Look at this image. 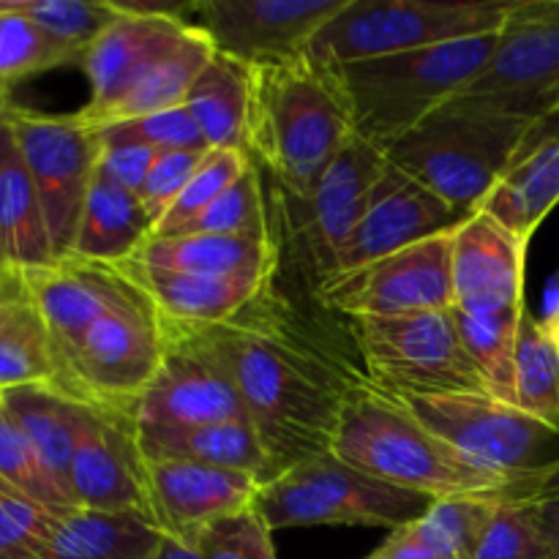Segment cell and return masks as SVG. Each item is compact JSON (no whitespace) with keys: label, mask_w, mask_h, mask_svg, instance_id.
I'll use <instances>...</instances> for the list:
<instances>
[{"label":"cell","mask_w":559,"mask_h":559,"mask_svg":"<svg viewBox=\"0 0 559 559\" xmlns=\"http://www.w3.org/2000/svg\"><path fill=\"white\" fill-rule=\"evenodd\" d=\"M202 331L238 385L273 478L331 451L344 407L366 382L353 380L333 355L293 328L273 287L238 320Z\"/></svg>","instance_id":"6da1fadb"},{"label":"cell","mask_w":559,"mask_h":559,"mask_svg":"<svg viewBox=\"0 0 559 559\" xmlns=\"http://www.w3.org/2000/svg\"><path fill=\"white\" fill-rule=\"evenodd\" d=\"M355 136L336 71L309 58L251 69L246 151L284 194H306Z\"/></svg>","instance_id":"7a4b0ae2"},{"label":"cell","mask_w":559,"mask_h":559,"mask_svg":"<svg viewBox=\"0 0 559 559\" xmlns=\"http://www.w3.org/2000/svg\"><path fill=\"white\" fill-rule=\"evenodd\" d=\"M331 453L377 480L431 502L502 497L513 478L469 462L426 429L399 399L366 382L344 407Z\"/></svg>","instance_id":"3957f363"},{"label":"cell","mask_w":559,"mask_h":559,"mask_svg":"<svg viewBox=\"0 0 559 559\" xmlns=\"http://www.w3.org/2000/svg\"><path fill=\"white\" fill-rule=\"evenodd\" d=\"M497 36L500 33L336 66L333 71L347 96L355 136L388 153L484 74Z\"/></svg>","instance_id":"277c9868"},{"label":"cell","mask_w":559,"mask_h":559,"mask_svg":"<svg viewBox=\"0 0 559 559\" xmlns=\"http://www.w3.org/2000/svg\"><path fill=\"white\" fill-rule=\"evenodd\" d=\"M533 118L459 96L388 147L385 158L462 216L478 211L527 140Z\"/></svg>","instance_id":"5b68a950"},{"label":"cell","mask_w":559,"mask_h":559,"mask_svg":"<svg viewBox=\"0 0 559 559\" xmlns=\"http://www.w3.org/2000/svg\"><path fill=\"white\" fill-rule=\"evenodd\" d=\"M513 0H349L311 41L306 58L336 69L385 55L500 33Z\"/></svg>","instance_id":"8992f818"},{"label":"cell","mask_w":559,"mask_h":559,"mask_svg":"<svg viewBox=\"0 0 559 559\" xmlns=\"http://www.w3.org/2000/svg\"><path fill=\"white\" fill-rule=\"evenodd\" d=\"M349 336L369 388L393 399L489 393L459 333L456 314L424 311L399 317H353Z\"/></svg>","instance_id":"52a82bcc"},{"label":"cell","mask_w":559,"mask_h":559,"mask_svg":"<svg viewBox=\"0 0 559 559\" xmlns=\"http://www.w3.org/2000/svg\"><path fill=\"white\" fill-rule=\"evenodd\" d=\"M431 500L349 467L331 451L262 484L257 511L273 533L293 527H407Z\"/></svg>","instance_id":"ba28073f"},{"label":"cell","mask_w":559,"mask_h":559,"mask_svg":"<svg viewBox=\"0 0 559 559\" xmlns=\"http://www.w3.org/2000/svg\"><path fill=\"white\" fill-rule=\"evenodd\" d=\"M164 336L162 314L134 284V293L107 311L63 360L55 388L87 407L131 415L156 377Z\"/></svg>","instance_id":"9c48e42d"},{"label":"cell","mask_w":559,"mask_h":559,"mask_svg":"<svg viewBox=\"0 0 559 559\" xmlns=\"http://www.w3.org/2000/svg\"><path fill=\"white\" fill-rule=\"evenodd\" d=\"M385 167V153L360 136H353L338 151L331 167L306 194H284L271 189V213L278 243L293 246L300 265L314 278L317 289L336 276L338 260L358 224L371 183Z\"/></svg>","instance_id":"30bf717a"},{"label":"cell","mask_w":559,"mask_h":559,"mask_svg":"<svg viewBox=\"0 0 559 559\" xmlns=\"http://www.w3.org/2000/svg\"><path fill=\"white\" fill-rule=\"evenodd\" d=\"M5 120L41 202L55 260H66L98 169L96 126L80 112L44 115L16 104H9Z\"/></svg>","instance_id":"8fae6325"},{"label":"cell","mask_w":559,"mask_h":559,"mask_svg":"<svg viewBox=\"0 0 559 559\" xmlns=\"http://www.w3.org/2000/svg\"><path fill=\"white\" fill-rule=\"evenodd\" d=\"M426 429L480 467L516 480L519 475L555 462L557 431L491 393L399 399Z\"/></svg>","instance_id":"7c38bea8"},{"label":"cell","mask_w":559,"mask_h":559,"mask_svg":"<svg viewBox=\"0 0 559 559\" xmlns=\"http://www.w3.org/2000/svg\"><path fill=\"white\" fill-rule=\"evenodd\" d=\"M164 331L162 364L131 413L134 426L249 424L238 385L205 331L167 320Z\"/></svg>","instance_id":"4fadbf2b"},{"label":"cell","mask_w":559,"mask_h":559,"mask_svg":"<svg viewBox=\"0 0 559 559\" xmlns=\"http://www.w3.org/2000/svg\"><path fill=\"white\" fill-rule=\"evenodd\" d=\"M462 96L533 120L559 112V0H513L489 66Z\"/></svg>","instance_id":"5bb4252c"},{"label":"cell","mask_w":559,"mask_h":559,"mask_svg":"<svg viewBox=\"0 0 559 559\" xmlns=\"http://www.w3.org/2000/svg\"><path fill=\"white\" fill-rule=\"evenodd\" d=\"M451 246L453 229L393 251L364 267L338 273L317 293L328 311L344 314L347 320L451 311L456 306Z\"/></svg>","instance_id":"9a60e30c"},{"label":"cell","mask_w":559,"mask_h":559,"mask_svg":"<svg viewBox=\"0 0 559 559\" xmlns=\"http://www.w3.org/2000/svg\"><path fill=\"white\" fill-rule=\"evenodd\" d=\"M349 0H205L186 5L213 52L257 69L309 55L317 33Z\"/></svg>","instance_id":"2e32d148"},{"label":"cell","mask_w":559,"mask_h":559,"mask_svg":"<svg viewBox=\"0 0 559 559\" xmlns=\"http://www.w3.org/2000/svg\"><path fill=\"white\" fill-rule=\"evenodd\" d=\"M69 489L76 508L151 516L147 462L131 415L87 407L71 459ZM156 524V522H153Z\"/></svg>","instance_id":"e0dca14e"},{"label":"cell","mask_w":559,"mask_h":559,"mask_svg":"<svg viewBox=\"0 0 559 559\" xmlns=\"http://www.w3.org/2000/svg\"><path fill=\"white\" fill-rule=\"evenodd\" d=\"M462 218V213L453 211L435 191H429L385 158V167L371 183L358 224L344 246L336 276L426 238L451 233Z\"/></svg>","instance_id":"ac0fdd59"},{"label":"cell","mask_w":559,"mask_h":559,"mask_svg":"<svg viewBox=\"0 0 559 559\" xmlns=\"http://www.w3.org/2000/svg\"><path fill=\"white\" fill-rule=\"evenodd\" d=\"M189 27L183 9L120 3V14L82 55L80 69L91 82V98L80 109L82 120L102 123L120 102L134 76L162 55Z\"/></svg>","instance_id":"d6986e66"},{"label":"cell","mask_w":559,"mask_h":559,"mask_svg":"<svg viewBox=\"0 0 559 559\" xmlns=\"http://www.w3.org/2000/svg\"><path fill=\"white\" fill-rule=\"evenodd\" d=\"M151 516L167 538L191 544L222 519L257 508L262 480L191 462H147Z\"/></svg>","instance_id":"ffe728a7"},{"label":"cell","mask_w":559,"mask_h":559,"mask_svg":"<svg viewBox=\"0 0 559 559\" xmlns=\"http://www.w3.org/2000/svg\"><path fill=\"white\" fill-rule=\"evenodd\" d=\"M530 246L478 211L453 227L451 273L459 311L516 309L527 304Z\"/></svg>","instance_id":"44dd1931"},{"label":"cell","mask_w":559,"mask_h":559,"mask_svg":"<svg viewBox=\"0 0 559 559\" xmlns=\"http://www.w3.org/2000/svg\"><path fill=\"white\" fill-rule=\"evenodd\" d=\"M22 282L52 338L58 371L82 336L126 295L134 293V284L123 276V271L76 257H66L41 271L25 273Z\"/></svg>","instance_id":"7402d4cb"},{"label":"cell","mask_w":559,"mask_h":559,"mask_svg":"<svg viewBox=\"0 0 559 559\" xmlns=\"http://www.w3.org/2000/svg\"><path fill=\"white\" fill-rule=\"evenodd\" d=\"M559 205V112L546 115L530 129L527 140L480 211L500 222L524 246L533 243L540 224Z\"/></svg>","instance_id":"603a6c76"},{"label":"cell","mask_w":559,"mask_h":559,"mask_svg":"<svg viewBox=\"0 0 559 559\" xmlns=\"http://www.w3.org/2000/svg\"><path fill=\"white\" fill-rule=\"evenodd\" d=\"M118 271H123V276H129L145 293L162 320L186 328H216L238 320L276 282V278L260 282V278L200 276V273L167 271L136 260L123 262Z\"/></svg>","instance_id":"cb8c5ba5"},{"label":"cell","mask_w":559,"mask_h":559,"mask_svg":"<svg viewBox=\"0 0 559 559\" xmlns=\"http://www.w3.org/2000/svg\"><path fill=\"white\" fill-rule=\"evenodd\" d=\"M134 260L200 276L273 282L282 265V243L276 229L262 235L183 233L173 238H151Z\"/></svg>","instance_id":"d4e9b609"},{"label":"cell","mask_w":559,"mask_h":559,"mask_svg":"<svg viewBox=\"0 0 559 559\" xmlns=\"http://www.w3.org/2000/svg\"><path fill=\"white\" fill-rule=\"evenodd\" d=\"M52 240L33 180L20 156L9 120L0 129V282L49 267Z\"/></svg>","instance_id":"484cf974"},{"label":"cell","mask_w":559,"mask_h":559,"mask_svg":"<svg viewBox=\"0 0 559 559\" xmlns=\"http://www.w3.org/2000/svg\"><path fill=\"white\" fill-rule=\"evenodd\" d=\"M167 535L140 513H107L71 508L49 516L41 559H153Z\"/></svg>","instance_id":"4316f807"},{"label":"cell","mask_w":559,"mask_h":559,"mask_svg":"<svg viewBox=\"0 0 559 559\" xmlns=\"http://www.w3.org/2000/svg\"><path fill=\"white\" fill-rule=\"evenodd\" d=\"M145 462H191L273 480V464L251 424L136 426Z\"/></svg>","instance_id":"83f0119b"},{"label":"cell","mask_w":559,"mask_h":559,"mask_svg":"<svg viewBox=\"0 0 559 559\" xmlns=\"http://www.w3.org/2000/svg\"><path fill=\"white\" fill-rule=\"evenodd\" d=\"M151 238L153 222L140 194L112 183L96 169L69 257L118 267L134 260Z\"/></svg>","instance_id":"f1b7e54d"},{"label":"cell","mask_w":559,"mask_h":559,"mask_svg":"<svg viewBox=\"0 0 559 559\" xmlns=\"http://www.w3.org/2000/svg\"><path fill=\"white\" fill-rule=\"evenodd\" d=\"M211 58L213 44L207 41L200 27L189 22V27L134 76L129 91L96 126L140 120L147 115L164 112V109L183 107L191 85Z\"/></svg>","instance_id":"f546056e"},{"label":"cell","mask_w":559,"mask_h":559,"mask_svg":"<svg viewBox=\"0 0 559 559\" xmlns=\"http://www.w3.org/2000/svg\"><path fill=\"white\" fill-rule=\"evenodd\" d=\"M0 404L16 420V426L31 440V445L36 448L44 467L52 473V478L71 497V459H74L76 437H80V426L82 418H85L87 404L66 396L55 385L11 388V391L0 393Z\"/></svg>","instance_id":"4dcf8cb0"},{"label":"cell","mask_w":559,"mask_h":559,"mask_svg":"<svg viewBox=\"0 0 559 559\" xmlns=\"http://www.w3.org/2000/svg\"><path fill=\"white\" fill-rule=\"evenodd\" d=\"M52 338L22 278L0 282V393L22 385H55Z\"/></svg>","instance_id":"1f68e13d"},{"label":"cell","mask_w":559,"mask_h":559,"mask_svg":"<svg viewBox=\"0 0 559 559\" xmlns=\"http://www.w3.org/2000/svg\"><path fill=\"white\" fill-rule=\"evenodd\" d=\"M183 107L200 126L211 151L238 147L246 151L251 107V69L213 52L191 85Z\"/></svg>","instance_id":"d6a6232c"},{"label":"cell","mask_w":559,"mask_h":559,"mask_svg":"<svg viewBox=\"0 0 559 559\" xmlns=\"http://www.w3.org/2000/svg\"><path fill=\"white\" fill-rule=\"evenodd\" d=\"M513 404L559 435V347L530 309L519 328Z\"/></svg>","instance_id":"836d02e7"},{"label":"cell","mask_w":559,"mask_h":559,"mask_svg":"<svg viewBox=\"0 0 559 559\" xmlns=\"http://www.w3.org/2000/svg\"><path fill=\"white\" fill-rule=\"evenodd\" d=\"M530 306L497 311H459L456 325L467 355L486 382V391L502 402L513 404V364H516V342L522 317Z\"/></svg>","instance_id":"e575fe53"},{"label":"cell","mask_w":559,"mask_h":559,"mask_svg":"<svg viewBox=\"0 0 559 559\" xmlns=\"http://www.w3.org/2000/svg\"><path fill=\"white\" fill-rule=\"evenodd\" d=\"M22 14L41 27L63 52L82 63L93 41L118 20L120 3L109 0H16Z\"/></svg>","instance_id":"d590c367"},{"label":"cell","mask_w":559,"mask_h":559,"mask_svg":"<svg viewBox=\"0 0 559 559\" xmlns=\"http://www.w3.org/2000/svg\"><path fill=\"white\" fill-rule=\"evenodd\" d=\"M76 66L41 27L20 11L16 0H0V93L41 71Z\"/></svg>","instance_id":"8d00e7d4"},{"label":"cell","mask_w":559,"mask_h":559,"mask_svg":"<svg viewBox=\"0 0 559 559\" xmlns=\"http://www.w3.org/2000/svg\"><path fill=\"white\" fill-rule=\"evenodd\" d=\"M0 480L9 489H14L16 495L27 497L38 508L52 513V516L55 513H66L71 508H76L69 491L44 467L36 448L22 435V429L5 413L3 404H0Z\"/></svg>","instance_id":"74e56055"},{"label":"cell","mask_w":559,"mask_h":559,"mask_svg":"<svg viewBox=\"0 0 559 559\" xmlns=\"http://www.w3.org/2000/svg\"><path fill=\"white\" fill-rule=\"evenodd\" d=\"M271 194L265 189V175L251 164L205 213L194 218L183 233L205 235H262L273 233ZM178 233V235H183Z\"/></svg>","instance_id":"f35d334b"},{"label":"cell","mask_w":559,"mask_h":559,"mask_svg":"<svg viewBox=\"0 0 559 559\" xmlns=\"http://www.w3.org/2000/svg\"><path fill=\"white\" fill-rule=\"evenodd\" d=\"M249 151H238V147H222V151H207L197 173L180 191L175 205L169 207L167 216L156 227L153 238H173V235L183 233L200 213H205L246 169L251 167Z\"/></svg>","instance_id":"ab89813d"},{"label":"cell","mask_w":559,"mask_h":559,"mask_svg":"<svg viewBox=\"0 0 559 559\" xmlns=\"http://www.w3.org/2000/svg\"><path fill=\"white\" fill-rule=\"evenodd\" d=\"M469 559H557L535 508L500 497Z\"/></svg>","instance_id":"60d3db41"},{"label":"cell","mask_w":559,"mask_h":559,"mask_svg":"<svg viewBox=\"0 0 559 559\" xmlns=\"http://www.w3.org/2000/svg\"><path fill=\"white\" fill-rule=\"evenodd\" d=\"M189 546L200 559H278L273 530L257 508L211 524Z\"/></svg>","instance_id":"b9f144b4"},{"label":"cell","mask_w":559,"mask_h":559,"mask_svg":"<svg viewBox=\"0 0 559 559\" xmlns=\"http://www.w3.org/2000/svg\"><path fill=\"white\" fill-rule=\"evenodd\" d=\"M98 131V173L112 183L140 194L147 173L156 164L158 151L140 136V131L123 120V123L96 126Z\"/></svg>","instance_id":"7bdbcfd3"},{"label":"cell","mask_w":559,"mask_h":559,"mask_svg":"<svg viewBox=\"0 0 559 559\" xmlns=\"http://www.w3.org/2000/svg\"><path fill=\"white\" fill-rule=\"evenodd\" d=\"M49 516L52 513L0 480V559H41L38 546Z\"/></svg>","instance_id":"ee69618b"},{"label":"cell","mask_w":559,"mask_h":559,"mask_svg":"<svg viewBox=\"0 0 559 559\" xmlns=\"http://www.w3.org/2000/svg\"><path fill=\"white\" fill-rule=\"evenodd\" d=\"M207 151H169L158 153L156 164L147 173L145 183L140 189V202L145 207L147 218L153 222V233L162 224V218L167 216L169 207L175 205V200L180 197V191L186 189V183L191 180V175L197 173V167L202 164Z\"/></svg>","instance_id":"f6af8a7d"},{"label":"cell","mask_w":559,"mask_h":559,"mask_svg":"<svg viewBox=\"0 0 559 559\" xmlns=\"http://www.w3.org/2000/svg\"><path fill=\"white\" fill-rule=\"evenodd\" d=\"M145 142H151L158 153L169 151H211L202 136L200 126L186 107L164 109V112L147 115V118L129 120Z\"/></svg>","instance_id":"bcb514c9"},{"label":"cell","mask_w":559,"mask_h":559,"mask_svg":"<svg viewBox=\"0 0 559 559\" xmlns=\"http://www.w3.org/2000/svg\"><path fill=\"white\" fill-rule=\"evenodd\" d=\"M502 497L513 502H530V506L559 500V459H555L551 464H544V467L519 475Z\"/></svg>","instance_id":"7dc6e473"},{"label":"cell","mask_w":559,"mask_h":559,"mask_svg":"<svg viewBox=\"0 0 559 559\" xmlns=\"http://www.w3.org/2000/svg\"><path fill=\"white\" fill-rule=\"evenodd\" d=\"M366 559H448L424 535V530L418 527V522H409L407 527L391 533V538L380 546L377 551H371Z\"/></svg>","instance_id":"c3c4849f"},{"label":"cell","mask_w":559,"mask_h":559,"mask_svg":"<svg viewBox=\"0 0 559 559\" xmlns=\"http://www.w3.org/2000/svg\"><path fill=\"white\" fill-rule=\"evenodd\" d=\"M530 506V502H527ZM535 516H538L540 527H544L546 538H549L555 557L559 559V500L555 502H535Z\"/></svg>","instance_id":"681fc988"},{"label":"cell","mask_w":559,"mask_h":559,"mask_svg":"<svg viewBox=\"0 0 559 559\" xmlns=\"http://www.w3.org/2000/svg\"><path fill=\"white\" fill-rule=\"evenodd\" d=\"M153 559H200V555H197L189 544H180V540L167 538L164 540L162 551H158Z\"/></svg>","instance_id":"f907efd6"},{"label":"cell","mask_w":559,"mask_h":559,"mask_svg":"<svg viewBox=\"0 0 559 559\" xmlns=\"http://www.w3.org/2000/svg\"><path fill=\"white\" fill-rule=\"evenodd\" d=\"M11 98L9 93H0V129H3V120H5V109H9Z\"/></svg>","instance_id":"816d5d0a"}]
</instances>
